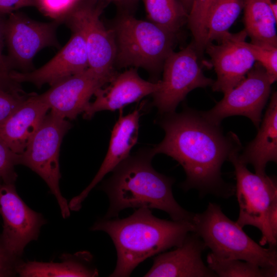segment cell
<instances>
[{
    "instance_id": "6da1fadb",
    "label": "cell",
    "mask_w": 277,
    "mask_h": 277,
    "mask_svg": "<svg viewBox=\"0 0 277 277\" xmlns=\"http://www.w3.org/2000/svg\"><path fill=\"white\" fill-rule=\"evenodd\" d=\"M159 123L165 135L152 151L170 156L182 166L186 175L181 185L184 190L195 189L201 195L223 198L234 194L235 186L223 179L221 168L232 152L242 149L235 134H224L220 125L189 108L164 114Z\"/></svg>"
},
{
    "instance_id": "9a60e30c",
    "label": "cell",
    "mask_w": 277,
    "mask_h": 277,
    "mask_svg": "<svg viewBox=\"0 0 277 277\" xmlns=\"http://www.w3.org/2000/svg\"><path fill=\"white\" fill-rule=\"evenodd\" d=\"M71 29L70 39L50 61L32 72L14 71L13 79L19 84L29 82L39 88L46 84L52 86L87 69L89 64L84 37L77 29Z\"/></svg>"
},
{
    "instance_id": "277c9868",
    "label": "cell",
    "mask_w": 277,
    "mask_h": 277,
    "mask_svg": "<svg viewBox=\"0 0 277 277\" xmlns=\"http://www.w3.org/2000/svg\"><path fill=\"white\" fill-rule=\"evenodd\" d=\"M192 223L194 232L216 257L243 260L261 267L277 266L276 247L265 248L256 243L216 204L209 202L204 212L194 213Z\"/></svg>"
},
{
    "instance_id": "e0dca14e",
    "label": "cell",
    "mask_w": 277,
    "mask_h": 277,
    "mask_svg": "<svg viewBox=\"0 0 277 277\" xmlns=\"http://www.w3.org/2000/svg\"><path fill=\"white\" fill-rule=\"evenodd\" d=\"M206 248L201 238L191 232L174 250L160 253L154 258L152 267L144 276H216L203 261L202 253Z\"/></svg>"
},
{
    "instance_id": "d6986e66",
    "label": "cell",
    "mask_w": 277,
    "mask_h": 277,
    "mask_svg": "<svg viewBox=\"0 0 277 277\" xmlns=\"http://www.w3.org/2000/svg\"><path fill=\"white\" fill-rule=\"evenodd\" d=\"M49 110L39 95L30 94L0 125V139L15 153H22Z\"/></svg>"
},
{
    "instance_id": "1f68e13d",
    "label": "cell",
    "mask_w": 277,
    "mask_h": 277,
    "mask_svg": "<svg viewBox=\"0 0 277 277\" xmlns=\"http://www.w3.org/2000/svg\"><path fill=\"white\" fill-rule=\"evenodd\" d=\"M16 259L10 256L0 241V276H8L16 272Z\"/></svg>"
},
{
    "instance_id": "ffe728a7",
    "label": "cell",
    "mask_w": 277,
    "mask_h": 277,
    "mask_svg": "<svg viewBox=\"0 0 277 277\" xmlns=\"http://www.w3.org/2000/svg\"><path fill=\"white\" fill-rule=\"evenodd\" d=\"M255 138L239 153L240 160L251 165L255 173L266 174L267 164L277 161V93L273 92Z\"/></svg>"
},
{
    "instance_id": "9c48e42d",
    "label": "cell",
    "mask_w": 277,
    "mask_h": 277,
    "mask_svg": "<svg viewBox=\"0 0 277 277\" xmlns=\"http://www.w3.org/2000/svg\"><path fill=\"white\" fill-rule=\"evenodd\" d=\"M92 2H80L66 18L69 27L80 31L84 37L88 68L109 83L117 73L114 68L115 43L111 30L100 18L103 5Z\"/></svg>"
},
{
    "instance_id": "5bb4252c",
    "label": "cell",
    "mask_w": 277,
    "mask_h": 277,
    "mask_svg": "<svg viewBox=\"0 0 277 277\" xmlns=\"http://www.w3.org/2000/svg\"><path fill=\"white\" fill-rule=\"evenodd\" d=\"M108 83L88 68L52 85L39 96L52 113L73 120L84 112L95 92Z\"/></svg>"
},
{
    "instance_id": "8fae6325",
    "label": "cell",
    "mask_w": 277,
    "mask_h": 277,
    "mask_svg": "<svg viewBox=\"0 0 277 277\" xmlns=\"http://www.w3.org/2000/svg\"><path fill=\"white\" fill-rule=\"evenodd\" d=\"M58 23L39 22L16 11L8 14L5 21L4 37L7 58L13 69L27 70L42 49L59 46L55 34Z\"/></svg>"
},
{
    "instance_id": "cb8c5ba5",
    "label": "cell",
    "mask_w": 277,
    "mask_h": 277,
    "mask_svg": "<svg viewBox=\"0 0 277 277\" xmlns=\"http://www.w3.org/2000/svg\"><path fill=\"white\" fill-rule=\"evenodd\" d=\"M150 22L176 34L187 22L188 12L179 0H141Z\"/></svg>"
},
{
    "instance_id": "836d02e7",
    "label": "cell",
    "mask_w": 277,
    "mask_h": 277,
    "mask_svg": "<svg viewBox=\"0 0 277 277\" xmlns=\"http://www.w3.org/2000/svg\"><path fill=\"white\" fill-rule=\"evenodd\" d=\"M269 227L273 238L277 240V200L272 203L268 215Z\"/></svg>"
},
{
    "instance_id": "5b68a950",
    "label": "cell",
    "mask_w": 277,
    "mask_h": 277,
    "mask_svg": "<svg viewBox=\"0 0 277 277\" xmlns=\"http://www.w3.org/2000/svg\"><path fill=\"white\" fill-rule=\"evenodd\" d=\"M110 30L116 46L114 66L118 68L141 67L156 71L173 51L175 34L150 21L125 14Z\"/></svg>"
},
{
    "instance_id": "603a6c76",
    "label": "cell",
    "mask_w": 277,
    "mask_h": 277,
    "mask_svg": "<svg viewBox=\"0 0 277 277\" xmlns=\"http://www.w3.org/2000/svg\"><path fill=\"white\" fill-rule=\"evenodd\" d=\"M243 6V0H213L206 22L207 44L219 42L229 32Z\"/></svg>"
},
{
    "instance_id": "d6a6232c",
    "label": "cell",
    "mask_w": 277,
    "mask_h": 277,
    "mask_svg": "<svg viewBox=\"0 0 277 277\" xmlns=\"http://www.w3.org/2000/svg\"><path fill=\"white\" fill-rule=\"evenodd\" d=\"M34 6V0H0V14H9L20 8Z\"/></svg>"
},
{
    "instance_id": "7c38bea8",
    "label": "cell",
    "mask_w": 277,
    "mask_h": 277,
    "mask_svg": "<svg viewBox=\"0 0 277 277\" xmlns=\"http://www.w3.org/2000/svg\"><path fill=\"white\" fill-rule=\"evenodd\" d=\"M0 214L4 221L1 242L7 253L16 259L27 244L37 238L44 219L22 201L13 182H0Z\"/></svg>"
},
{
    "instance_id": "f546056e",
    "label": "cell",
    "mask_w": 277,
    "mask_h": 277,
    "mask_svg": "<svg viewBox=\"0 0 277 277\" xmlns=\"http://www.w3.org/2000/svg\"><path fill=\"white\" fill-rule=\"evenodd\" d=\"M19 154L13 152L0 139V182H15L17 174L14 167L19 164Z\"/></svg>"
},
{
    "instance_id": "f1b7e54d",
    "label": "cell",
    "mask_w": 277,
    "mask_h": 277,
    "mask_svg": "<svg viewBox=\"0 0 277 277\" xmlns=\"http://www.w3.org/2000/svg\"><path fill=\"white\" fill-rule=\"evenodd\" d=\"M34 4L44 15L60 22L70 14L80 0H34Z\"/></svg>"
},
{
    "instance_id": "52a82bcc",
    "label": "cell",
    "mask_w": 277,
    "mask_h": 277,
    "mask_svg": "<svg viewBox=\"0 0 277 277\" xmlns=\"http://www.w3.org/2000/svg\"><path fill=\"white\" fill-rule=\"evenodd\" d=\"M71 127V124L65 118L50 112L24 151L19 154V164L29 167L45 181L55 196L64 218L68 217L70 212L59 187V153L62 139Z\"/></svg>"
},
{
    "instance_id": "d4e9b609",
    "label": "cell",
    "mask_w": 277,
    "mask_h": 277,
    "mask_svg": "<svg viewBox=\"0 0 277 277\" xmlns=\"http://www.w3.org/2000/svg\"><path fill=\"white\" fill-rule=\"evenodd\" d=\"M208 267L220 277H276L277 266L261 267L240 260L222 259L211 252L207 256Z\"/></svg>"
},
{
    "instance_id": "4316f807",
    "label": "cell",
    "mask_w": 277,
    "mask_h": 277,
    "mask_svg": "<svg viewBox=\"0 0 277 277\" xmlns=\"http://www.w3.org/2000/svg\"><path fill=\"white\" fill-rule=\"evenodd\" d=\"M253 57L265 70L273 83L277 79V47L247 43Z\"/></svg>"
},
{
    "instance_id": "44dd1931",
    "label": "cell",
    "mask_w": 277,
    "mask_h": 277,
    "mask_svg": "<svg viewBox=\"0 0 277 277\" xmlns=\"http://www.w3.org/2000/svg\"><path fill=\"white\" fill-rule=\"evenodd\" d=\"M62 263H42L30 262L16 266V272L21 276L61 277V276H96L98 270L89 264L92 259L87 251L77 252L67 256Z\"/></svg>"
},
{
    "instance_id": "7a4b0ae2",
    "label": "cell",
    "mask_w": 277,
    "mask_h": 277,
    "mask_svg": "<svg viewBox=\"0 0 277 277\" xmlns=\"http://www.w3.org/2000/svg\"><path fill=\"white\" fill-rule=\"evenodd\" d=\"M91 230L106 232L115 247L116 265L109 276L126 277L148 258L180 246L194 227L192 222L160 219L151 209L140 208L124 219L98 221Z\"/></svg>"
},
{
    "instance_id": "3957f363",
    "label": "cell",
    "mask_w": 277,
    "mask_h": 277,
    "mask_svg": "<svg viewBox=\"0 0 277 277\" xmlns=\"http://www.w3.org/2000/svg\"><path fill=\"white\" fill-rule=\"evenodd\" d=\"M154 155L151 149L129 155L103 183L101 189L109 200L105 219L116 218L125 209L148 208L163 210L174 221L192 222L194 213L182 208L174 198V180L152 166Z\"/></svg>"
},
{
    "instance_id": "ba28073f",
    "label": "cell",
    "mask_w": 277,
    "mask_h": 277,
    "mask_svg": "<svg viewBox=\"0 0 277 277\" xmlns=\"http://www.w3.org/2000/svg\"><path fill=\"white\" fill-rule=\"evenodd\" d=\"M197 55L192 43L179 52L172 51L165 60L160 87L152 94V104L161 114L175 112L192 90L212 86L214 80L204 74Z\"/></svg>"
},
{
    "instance_id": "e575fe53",
    "label": "cell",
    "mask_w": 277,
    "mask_h": 277,
    "mask_svg": "<svg viewBox=\"0 0 277 277\" xmlns=\"http://www.w3.org/2000/svg\"><path fill=\"white\" fill-rule=\"evenodd\" d=\"M270 6L274 15L277 18V0H264Z\"/></svg>"
},
{
    "instance_id": "4fadbf2b",
    "label": "cell",
    "mask_w": 277,
    "mask_h": 277,
    "mask_svg": "<svg viewBox=\"0 0 277 277\" xmlns=\"http://www.w3.org/2000/svg\"><path fill=\"white\" fill-rule=\"evenodd\" d=\"M244 29L236 33L229 32L217 45L212 43L205 50L214 68L216 80L211 87L213 91L224 94L234 88L246 76L255 61L245 39Z\"/></svg>"
},
{
    "instance_id": "8992f818",
    "label": "cell",
    "mask_w": 277,
    "mask_h": 277,
    "mask_svg": "<svg viewBox=\"0 0 277 277\" xmlns=\"http://www.w3.org/2000/svg\"><path fill=\"white\" fill-rule=\"evenodd\" d=\"M231 153L228 161L234 168L235 186L240 212L236 223L241 227L252 226L262 233L260 245L276 247L277 240L272 236L268 224L271 206L277 200V185L273 177L250 172L239 157L240 151Z\"/></svg>"
},
{
    "instance_id": "7402d4cb",
    "label": "cell",
    "mask_w": 277,
    "mask_h": 277,
    "mask_svg": "<svg viewBox=\"0 0 277 277\" xmlns=\"http://www.w3.org/2000/svg\"><path fill=\"white\" fill-rule=\"evenodd\" d=\"M245 30L251 43L277 47L275 17L264 0H243Z\"/></svg>"
},
{
    "instance_id": "ac0fdd59",
    "label": "cell",
    "mask_w": 277,
    "mask_h": 277,
    "mask_svg": "<svg viewBox=\"0 0 277 277\" xmlns=\"http://www.w3.org/2000/svg\"><path fill=\"white\" fill-rule=\"evenodd\" d=\"M140 109H136L126 115L122 109L111 131L108 149L105 157L89 185L68 204L70 210H79L82 202L91 190L107 173L112 171L121 162L129 156L130 150L136 143L139 129Z\"/></svg>"
},
{
    "instance_id": "8d00e7d4",
    "label": "cell",
    "mask_w": 277,
    "mask_h": 277,
    "mask_svg": "<svg viewBox=\"0 0 277 277\" xmlns=\"http://www.w3.org/2000/svg\"><path fill=\"white\" fill-rule=\"evenodd\" d=\"M188 12L190 9L192 0H179Z\"/></svg>"
},
{
    "instance_id": "4dcf8cb0",
    "label": "cell",
    "mask_w": 277,
    "mask_h": 277,
    "mask_svg": "<svg viewBox=\"0 0 277 277\" xmlns=\"http://www.w3.org/2000/svg\"><path fill=\"white\" fill-rule=\"evenodd\" d=\"M29 95L0 88V125L23 103Z\"/></svg>"
},
{
    "instance_id": "484cf974",
    "label": "cell",
    "mask_w": 277,
    "mask_h": 277,
    "mask_svg": "<svg viewBox=\"0 0 277 277\" xmlns=\"http://www.w3.org/2000/svg\"><path fill=\"white\" fill-rule=\"evenodd\" d=\"M213 0H192L187 22L194 38L193 43L201 55L207 44L206 22Z\"/></svg>"
},
{
    "instance_id": "83f0119b",
    "label": "cell",
    "mask_w": 277,
    "mask_h": 277,
    "mask_svg": "<svg viewBox=\"0 0 277 277\" xmlns=\"http://www.w3.org/2000/svg\"><path fill=\"white\" fill-rule=\"evenodd\" d=\"M0 14V88L15 93L23 94L20 84L12 78L14 71L11 67L7 56L3 53L5 44L4 25L5 19Z\"/></svg>"
},
{
    "instance_id": "30bf717a",
    "label": "cell",
    "mask_w": 277,
    "mask_h": 277,
    "mask_svg": "<svg viewBox=\"0 0 277 277\" xmlns=\"http://www.w3.org/2000/svg\"><path fill=\"white\" fill-rule=\"evenodd\" d=\"M273 83L264 68L256 63L240 83L224 93V97L214 107L202 111V114L208 121L217 125L228 116H244L258 128Z\"/></svg>"
},
{
    "instance_id": "2e32d148",
    "label": "cell",
    "mask_w": 277,
    "mask_h": 277,
    "mask_svg": "<svg viewBox=\"0 0 277 277\" xmlns=\"http://www.w3.org/2000/svg\"><path fill=\"white\" fill-rule=\"evenodd\" d=\"M107 84L94 94V101L89 102L83 112L85 118L90 119L101 111L122 109L130 104L152 95L160 86V81L151 82L142 78L136 69L133 68L117 73Z\"/></svg>"
},
{
    "instance_id": "d590c367",
    "label": "cell",
    "mask_w": 277,
    "mask_h": 277,
    "mask_svg": "<svg viewBox=\"0 0 277 277\" xmlns=\"http://www.w3.org/2000/svg\"><path fill=\"white\" fill-rule=\"evenodd\" d=\"M92 1V0H80V2L81 1ZM102 1H105L108 2H112L114 3H116L118 5H127L131 4L132 2H134L135 0H102Z\"/></svg>"
}]
</instances>
